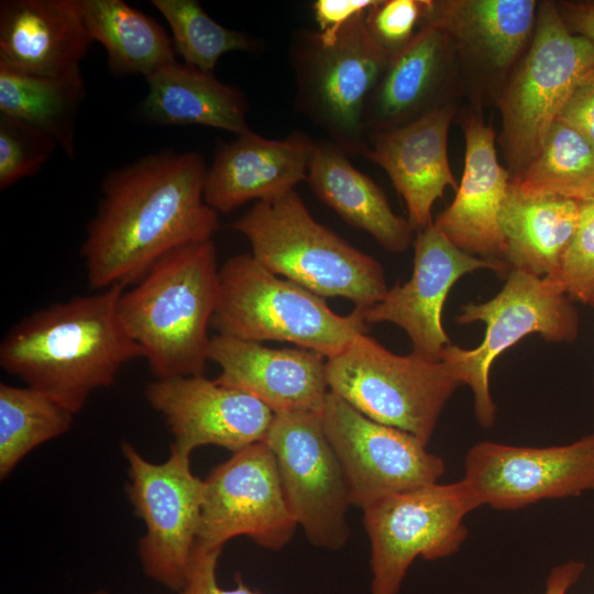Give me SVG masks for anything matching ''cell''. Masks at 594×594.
I'll list each match as a JSON object with an SVG mask.
<instances>
[{
  "label": "cell",
  "mask_w": 594,
  "mask_h": 594,
  "mask_svg": "<svg viewBox=\"0 0 594 594\" xmlns=\"http://www.w3.org/2000/svg\"><path fill=\"white\" fill-rule=\"evenodd\" d=\"M455 64L457 52L448 34L432 23H421L409 43L391 57L365 102L367 139L450 103Z\"/></svg>",
  "instance_id": "d6986e66"
},
{
  "label": "cell",
  "mask_w": 594,
  "mask_h": 594,
  "mask_svg": "<svg viewBox=\"0 0 594 594\" xmlns=\"http://www.w3.org/2000/svg\"><path fill=\"white\" fill-rule=\"evenodd\" d=\"M316 142L300 131L283 140L252 130L218 146L207 169L205 201L230 212L251 200H272L307 179Z\"/></svg>",
  "instance_id": "44dd1931"
},
{
  "label": "cell",
  "mask_w": 594,
  "mask_h": 594,
  "mask_svg": "<svg viewBox=\"0 0 594 594\" xmlns=\"http://www.w3.org/2000/svg\"><path fill=\"white\" fill-rule=\"evenodd\" d=\"M452 102L402 127L370 136L362 156L381 166L403 197L408 221L417 232L430 226L433 204L447 187L457 190L448 157Z\"/></svg>",
  "instance_id": "ffe728a7"
},
{
  "label": "cell",
  "mask_w": 594,
  "mask_h": 594,
  "mask_svg": "<svg viewBox=\"0 0 594 594\" xmlns=\"http://www.w3.org/2000/svg\"><path fill=\"white\" fill-rule=\"evenodd\" d=\"M410 279L387 290L382 300L360 310L370 323L391 322L409 337L413 352L440 361L451 344L442 327V309L451 287L464 274L486 268L502 277L509 270L503 263L469 254L454 245L432 222L417 232Z\"/></svg>",
  "instance_id": "e0dca14e"
},
{
  "label": "cell",
  "mask_w": 594,
  "mask_h": 594,
  "mask_svg": "<svg viewBox=\"0 0 594 594\" xmlns=\"http://www.w3.org/2000/svg\"><path fill=\"white\" fill-rule=\"evenodd\" d=\"M579 219L580 201L526 193L510 182L499 212L504 263L509 272L552 275Z\"/></svg>",
  "instance_id": "4316f807"
},
{
  "label": "cell",
  "mask_w": 594,
  "mask_h": 594,
  "mask_svg": "<svg viewBox=\"0 0 594 594\" xmlns=\"http://www.w3.org/2000/svg\"><path fill=\"white\" fill-rule=\"evenodd\" d=\"M168 23L173 45L184 62L204 72L213 73L219 58L233 51L251 52L257 41L222 26L212 20L196 0H153Z\"/></svg>",
  "instance_id": "1f68e13d"
},
{
  "label": "cell",
  "mask_w": 594,
  "mask_h": 594,
  "mask_svg": "<svg viewBox=\"0 0 594 594\" xmlns=\"http://www.w3.org/2000/svg\"><path fill=\"white\" fill-rule=\"evenodd\" d=\"M463 132L462 177L452 202L433 223L462 251L505 264L499 212L510 174L498 162L493 127L480 113L464 119Z\"/></svg>",
  "instance_id": "7402d4cb"
},
{
  "label": "cell",
  "mask_w": 594,
  "mask_h": 594,
  "mask_svg": "<svg viewBox=\"0 0 594 594\" xmlns=\"http://www.w3.org/2000/svg\"><path fill=\"white\" fill-rule=\"evenodd\" d=\"M557 6L572 33L594 42V1H563Z\"/></svg>",
  "instance_id": "f35d334b"
},
{
  "label": "cell",
  "mask_w": 594,
  "mask_h": 594,
  "mask_svg": "<svg viewBox=\"0 0 594 594\" xmlns=\"http://www.w3.org/2000/svg\"><path fill=\"white\" fill-rule=\"evenodd\" d=\"M92 43L78 0H2L0 67L59 77L80 70Z\"/></svg>",
  "instance_id": "cb8c5ba5"
},
{
  "label": "cell",
  "mask_w": 594,
  "mask_h": 594,
  "mask_svg": "<svg viewBox=\"0 0 594 594\" xmlns=\"http://www.w3.org/2000/svg\"><path fill=\"white\" fill-rule=\"evenodd\" d=\"M594 146V69L576 86L557 119Z\"/></svg>",
  "instance_id": "74e56055"
},
{
  "label": "cell",
  "mask_w": 594,
  "mask_h": 594,
  "mask_svg": "<svg viewBox=\"0 0 594 594\" xmlns=\"http://www.w3.org/2000/svg\"><path fill=\"white\" fill-rule=\"evenodd\" d=\"M85 95L80 70L43 77L0 67V114L48 135L70 158L76 154V121Z\"/></svg>",
  "instance_id": "f1b7e54d"
},
{
  "label": "cell",
  "mask_w": 594,
  "mask_h": 594,
  "mask_svg": "<svg viewBox=\"0 0 594 594\" xmlns=\"http://www.w3.org/2000/svg\"><path fill=\"white\" fill-rule=\"evenodd\" d=\"M265 442L274 454L288 508L316 547L338 550L349 537L352 505L342 465L318 413H274Z\"/></svg>",
  "instance_id": "7c38bea8"
},
{
  "label": "cell",
  "mask_w": 594,
  "mask_h": 594,
  "mask_svg": "<svg viewBox=\"0 0 594 594\" xmlns=\"http://www.w3.org/2000/svg\"><path fill=\"white\" fill-rule=\"evenodd\" d=\"M219 270L212 240L188 243L161 257L120 296L121 324L155 378L204 374Z\"/></svg>",
  "instance_id": "3957f363"
},
{
  "label": "cell",
  "mask_w": 594,
  "mask_h": 594,
  "mask_svg": "<svg viewBox=\"0 0 594 594\" xmlns=\"http://www.w3.org/2000/svg\"><path fill=\"white\" fill-rule=\"evenodd\" d=\"M210 327L241 340L290 342L326 359L369 329L359 309L338 315L323 297L280 278L252 254L234 255L220 267Z\"/></svg>",
  "instance_id": "5b68a950"
},
{
  "label": "cell",
  "mask_w": 594,
  "mask_h": 594,
  "mask_svg": "<svg viewBox=\"0 0 594 594\" xmlns=\"http://www.w3.org/2000/svg\"><path fill=\"white\" fill-rule=\"evenodd\" d=\"M144 395L173 436L169 451L186 458L204 446L235 452L263 442L274 418L254 396L204 374L155 378Z\"/></svg>",
  "instance_id": "2e32d148"
},
{
  "label": "cell",
  "mask_w": 594,
  "mask_h": 594,
  "mask_svg": "<svg viewBox=\"0 0 594 594\" xmlns=\"http://www.w3.org/2000/svg\"><path fill=\"white\" fill-rule=\"evenodd\" d=\"M92 42L101 44L116 76L145 78L176 61L173 40L152 18L122 0H78Z\"/></svg>",
  "instance_id": "83f0119b"
},
{
  "label": "cell",
  "mask_w": 594,
  "mask_h": 594,
  "mask_svg": "<svg viewBox=\"0 0 594 594\" xmlns=\"http://www.w3.org/2000/svg\"><path fill=\"white\" fill-rule=\"evenodd\" d=\"M222 550L210 549L198 542L193 551L188 573L180 594H264L249 587L242 579L237 586L221 587L217 579V566Z\"/></svg>",
  "instance_id": "d590c367"
},
{
  "label": "cell",
  "mask_w": 594,
  "mask_h": 594,
  "mask_svg": "<svg viewBox=\"0 0 594 594\" xmlns=\"http://www.w3.org/2000/svg\"><path fill=\"white\" fill-rule=\"evenodd\" d=\"M376 0H317L312 4L320 42L331 45L341 29L358 14L367 11Z\"/></svg>",
  "instance_id": "8d00e7d4"
},
{
  "label": "cell",
  "mask_w": 594,
  "mask_h": 594,
  "mask_svg": "<svg viewBox=\"0 0 594 594\" xmlns=\"http://www.w3.org/2000/svg\"><path fill=\"white\" fill-rule=\"evenodd\" d=\"M207 169L200 154L166 148L108 172L80 250L92 288L135 284L168 252L212 240Z\"/></svg>",
  "instance_id": "6da1fadb"
},
{
  "label": "cell",
  "mask_w": 594,
  "mask_h": 594,
  "mask_svg": "<svg viewBox=\"0 0 594 594\" xmlns=\"http://www.w3.org/2000/svg\"><path fill=\"white\" fill-rule=\"evenodd\" d=\"M232 228L267 270L323 298L342 297L365 310L388 290L382 265L316 221L295 189L256 201Z\"/></svg>",
  "instance_id": "277c9868"
},
{
  "label": "cell",
  "mask_w": 594,
  "mask_h": 594,
  "mask_svg": "<svg viewBox=\"0 0 594 594\" xmlns=\"http://www.w3.org/2000/svg\"><path fill=\"white\" fill-rule=\"evenodd\" d=\"M306 180L319 200L387 251L404 252L415 241L408 219L393 211L383 189L331 141L316 142Z\"/></svg>",
  "instance_id": "d4e9b609"
},
{
  "label": "cell",
  "mask_w": 594,
  "mask_h": 594,
  "mask_svg": "<svg viewBox=\"0 0 594 594\" xmlns=\"http://www.w3.org/2000/svg\"><path fill=\"white\" fill-rule=\"evenodd\" d=\"M145 79L148 89L141 112L153 124H199L237 135L251 131L245 95L213 73L175 61Z\"/></svg>",
  "instance_id": "484cf974"
},
{
  "label": "cell",
  "mask_w": 594,
  "mask_h": 594,
  "mask_svg": "<svg viewBox=\"0 0 594 594\" xmlns=\"http://www.w3.org/2000/svg\"><path fill=\"white\" fill-rule=\"evenodd\" d=\"M506 278L495 297L463 305L455 318L460 324H485L481 344L471 350L450 344L441 356L462 385L471 387L474 414L484 428L492 427L496 418L488 381L495 359L531 333H539L546 341L571 342L579 331L578 311L554 279L521 271H510Z\"/></svg>",
  "instance_id": "9c48e42d"
},
{
  "label": "cell",
  "mask_w": 594,
  "mask_h": 594,
  "mask_svg": "<svg viewBox=\"0 0 594 594\" xmlns=\"http://www.w3.org/2000/svg\"><path fill=\"white\" fill-rule=\"evenodd\" d=\"M208 361L219 384L248 393L274 413H320L329 393L327 359L307 349H272L223 334L211 337Z\"/></svg>",
  "instance_id": "ac0fdd59"
},
{
  "label": "cell",
  "mask_w": 594,
  "mask_h": 594,
  "mask_svg": "<svg viewBox=\"0 0 594 594\" xmlns=\"http://www.w3.org/2000/svg\"><path fill=\"white\" fill-rule=\"evenodd\" d=\"M365 12L349 21L331 45L317 31L296 33L289 59L296 78V108L348 155H363L365 102L391 55L372 37Z\"/></svg>",
  "instance_id": "52a82bcc"
},
{
  "label": "cell",
  "mask_w": 594,
  "mask_h": 594,
  "mask_svg": "<svg viewBox=\"0 0 594 594\" xmlns=\"http://www.w3.org/2000/svg\"><path fill=\"white\" fill-rule=\"evenodd\" d=\"M89 594H109V593L107 591H105V590H97V591L91 592Z\"/></svg>",
  "instance_id": "60d3db41"
},
{
  "label": "cell",
  "mask_w": 594,
  "mask_h": 594,
  "mask_svg": "<svg viewBox=\"0 0 594 594\" xmlns=\"http://www.w3.org/2000/svg\"><path fill=\"white\" fill-rule=\"evenodd\" d=\"M57 147L37 129L0 114V190L36 174Z\"/></svg>",
  "instance_id": "d6a6232c"
},
{
  "label": "cell",
  "mask_w": 594,
  "mask_h": 594,
  "mask_svg": "<svg viewBox=\"0 0 594 594\" xmlns=\"http://www.w3.org/2000/svg\"><path fill=\"white\" fill-rule=\"evenodd\" d=\"M430 0H376L366 11L370 34L391 56L405 47L420 26Z\"/></svg>",
  "instance_id": "e575fe53"
},
{
  "label": "cell",
  "mask_w": 594,
  "mask_h": 594,
  "mask_svg": "<svg viewBox=\"0 0 594 594\" xmlns=\"http://www.w3.org/2000/svg\"><path fill=\"white\" fill-rule=\"evenodd\" d=\"M538 6L535 0H430L421 23L443 30L457 55L502 88L531 42Z\"/></svg>",
  "instance_id": "603a6c76"
},
{
  "label": "cell",
  "mask_w": 594,
  "mask_h": 594,
  "mask_svg": "<svg viewBox=\"0 0 594 594\" xmlns=\"http://www.w3.org/2000/svg\"><path fill=\"white\" fill-rule=\"evenodd\" d=\"M128 464L127 493L145 534L139 559L147 578L180 592L197 542L204 480L190 468V458L169 451L166 461L152 463L130 442L121 446Z\"/></svg>",
  "instance_id": "8fae6325"
},
{
  "label": "cell",
  "mask_w": 594,
  "mask_h": 594,
  "mask_svg": "<svg viewBox=\"0 0 594 594\" xmlns=\"http://www.w3.org/2000/svg\"><path fill=\"white\" fill-rule=\"evenodd\" d=\"M584 569L585 563L576 560L557 565L547 578L544 594H566L568 590L580 579Z\"/></svg>",
  "instance_id": "ab89813d"
},
{
  "label": "cell",
  "mask_w": 594,
  "mask_h": 594,
  "mask_svg": "<svg viewBox=\"0 0 594 594\" xmlns=\"http://www.w3.org/2000/svg\"><path fill=\"white\" fill-rule=\"evenodd\" d=\"M319 416L348 480L352 505L362 510L437 483L446 471L443 460L418 438L366 417L331 391Z\"/></svg>",
  "instance_id": "4fadbf2b"
},
{
  "label": "cell",
  "mask_w": 594,
  "mask_h": 594,
  "mask_svg": "<svg viewBox=\"0 0 594 594\" xmlns=\"http://www.w3.org/2000/svg\"><path fill=\"white\" fill-rule=\"evenodd\" d=\"M329 389L366 417L428 444L441 411L462 385L443 360L392 353L366 333L327 359Z\"/></svg>",
  "instance_id": "ba28073f"
},
{
  "label": "cell",
  "mask_w": 594,
  "mask_h": 594,
  "mask_svg": "<svg viewBox=\"0 0 594 594\" xmlns=\"http://www.w3.org/2000/svg\"><path fill=\"white\" fill-rule=\"evenodd\" d=\"M123 286L75 296L15 323L0 344V366L79 413L92 392L111 386L120 370L144 353L118 315Z\"/></svg>",
  "instance_id": "7a4b0ae2"
},
{
  "label": "cell",
  "mask_w": 594,
  "mask_h": 594,
  "mask_svg": "<svg viewBox=\"0 0 594 594\" xmlns=\"http://www.w3.org/2000/svg\"><path fill=\"white\" fill-rule=\"evenodd\" d=\"M510 182L521 190L576 201L594 197V146L576 130L556 121L529 165Z\"/></svg>",
  "instance_id": "f546056e"
},
{
  "label": "cell",
  "mask_w": 594,
  "mask_h": 594,
  "mask_svg": "<svg viewBox=\"0 0 594 594\" xmlns=\"http://www.w3.org/2000/svg\"><path fill=\"white\" fill-rule=\"evenodd\" d=\"M549 277L570 299L594 307V197L580 202L576 230Z\"/></svg>",
  "instance_id": "836d02e7"
},
{
  "label": "cell",
  "mask_w": 594,
  "mask_h": 594,
  "mask_svg": "<svg viewBox=\"0 0 594 594\" xmlns=\"http://www.w3.org/2000/svg\"><path fill=\"white\" fill-rule=\"evenodd\" d=\"M66 407L30 386L0 384V477H8L38 446L66 433L74 420Z\"/></svg>",
  "instance_id": "4dcf8cb0"
},
{
  "label": "cell",
  "mask_w": 594,
  "mask_h": 594,
  "mask_svg": "<svg viewBox=\"0 0 594 594\" xmlns=\"http://www.w3.org/2000/svg\"><path fill=\"white\" fill-rule=\"evenodd\" d=\"M297 527L265 442L232 452L204 480L198 543L222 550L230 539L245 536L263 548L279 550Z\"/></svg>",
  "instance_id": "5bb4252c"
},
{
  "label": "cell",
  "mask_w": 594,
  "mask_h": 594,
  "mask_svg": "<svg viewBox=\"0 0 594 594\" xmlns=\"http://www.w3.org/2000/svg\"><path fill=\"white\" fill-rule=\"evenodd\" d=\"M463 480L481 505L499 510L579 496L594 491V435L541 448L479 442L466 453Z\"/></svg>",
  "instance_id": "9a60e30c"
},
{
  "label": "cell",
  "mask_w": 594,
  "mask_h": 594,
  "mask_svg": "<svg viewBox=\"0 0 594 594\" xmlns=\"http://www.w3.org/2000/svg\"><path fill=\"white\" fill-rule=\"evenodd\" d=\"M594 69V42L572 33L557 2L538 6L531 42L497 95L510 178L529 165L576 86Z\"/></svg>",
  "instance_id": "8992f818"
},
{
  "label": "cell",
  "mask_w": 594,
  "mask_h": 594,
  "mask_svg": "<svg viewBox=\"0 0 594 594\" xmlns=\"http://www.w3.org/2000/svg\"><path fill=\"white\" fill-rule=\"evenodd\" d=\"M480 506L462 479L394 494L363 510L371 543L370 594H398L418 557L438 560L458 552L468 536L463 520Z\"/></svg>",
  "instance_id": "30bf717a"
}]
</instances>
